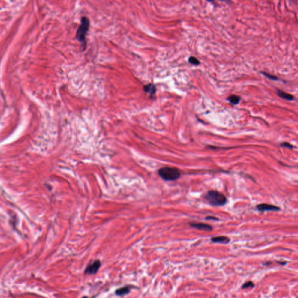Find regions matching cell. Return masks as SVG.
<instances>
[{
  "label": "cell",
  "mask_w": 298,
  "mask_h": 298,
  "mask_svg": "<svg viewBox=\"0 0 298 298\" xmlns=\"http://www.w3.org/2000/svg\"><path fill=\"white\" fill-rule=\"evenodd\" d=\"M90 26V20L86 17H82L80 20V24L78 27L76 38L81 43V46L83 48V50H85L86 48V37Z\"/></svg>",
  "instance_id": "6da1fadb"
},
{
  "label": "cell",
  "mask_w": 298,
  "mask_h": 298,
  "mask_svg": "<svg viewBox=\"0 0 298 298\" xmlns=\"http://www.w3.org/2000/svg\"><path fill=\"white\" fill-rule=\"evenodd\" d=\"M227 100L231 103V104L236 105V104H238L239 103V102L241 100V98L237 95H231L230 96L228 97Z\"/></svg>",
  "instance_id": "8fae6325"
},
{
  "label": "cell",
  "mask_w": 298,
  "mask_h": 298,
  "mask_svg": "<svg viewBox=\"0 0 298 298\" xmlns=\"http://www.w3.org/2000/svg\"><path fill=\"white\" fill-rule=\"evenodd\" d=\"M281 146L282 147H287L289 149H293V146L291 145L290 143H289L288 142H284L281 144Z\"/></svg>",
  "instance_id": "9a60e30c"
},
{
  "label": "cell",
  "mask_w": 298,
  "mask_h": 298,
  "mask_svg": "<svg viewBox=\"0 0 298 298\" xmlns=\"http://www.w3.org/2000/svg\"><path fill=\"white\" fill-rule=\"evenodd\" d=\"M100 261L99 260H96L87 266L85 271V274L88 275H94L96 274L98 270L100 268Z\"/></svg>",
  "instance_id": "277c9868"
},
{
  "label": "cell",
  "mask_w": 298,
  "mask_h": 298,
  "mask_svg": "<svg viewBox=\"0 0 298 298\" xmlns=\"http://www.w3.org/2000/svg\"><path fill=\"white\" fill-rule=\"evenodd\" d=\"M158 174L160 176L166 181H173L181 177L180 171L175 167H164L159 169Z\"/></svg>",
  "instance_id": "3957f363"
},
{
  "label": "cell",
  "mask_w": 298,
  "mask_h": 298,
  "mask_svg": "<svg viewBox=\"0 0 298 298\" xmlns=\"http://www.w3.org/2000/svg\"><path fill=\"white\" fill-rule=\"evenodd\" d=\"M190 226L193 228L204 231H212V227L211 225L202 222H192L190 224Z\"/></svg>",
  "instance_id": "8992f818"
},
{
  "label": "cell",
  "mask_w": 298,
  "mask_h": 298,
  "mask_svg": "<svg viewBox=\"0 0 298 298\" xmlns=\"http://www.w3.org/2000/svg\"><path fill=\"white\" fill-rule=\"evenodd\" d=\"M131 289L128 287H125L123 288L118 289L116 291V294L118 296H124L128 294L130 292Z\"/></svg>",
  "instance_id": "30bf717a"
},
{
  "label": "cell",
  "mask_w": 298,
  "mask_h": 298,
  "mask_svg": "<svg viewBox=\"0 0 298 298\" xmlns=\"http://www.w3.org/2000/svg\"><path fill=\"white\" fill-rule=\"evenodd\" d=\"M254 287V283L251 281H248L245 283H244L242 286L241 287V288L242 289H248L249 288H253Z\"/></svg>",
  "instance_id": "7c38bea8"
},
{
  "label": "cell",
  "mask_w": 298,
  "mask_h": 298,
  "mask_svg": "<svg viewBox=\"0 0 298 298\" xmlns=\"http://www.w3.org/2000/svg\"><path fill=\"white\" fill-rule=\"evenodd\" d=\"M189 63H191L192 64H193V65H196L200 64L199 61L197 58H195L194 57H189Z\"/></svg>",
  "instance_id": "4fadbf2b"
},
{
  "label": "cell",
  "mask_w": 298,
  "mask_h": 298,
  "mask_svg": "<svg viewBox=\"0 0 298 298\" xmlns=\"http://www.w3.org/2000/svg\"><path fill=\"white\" fill-rule=\"evenodd\" d=\"M211 240L215 243H221V244H228L230 242V239L225 236H219L212 237Z\"/></svg>",
  "instance_id": "52a82bcc"
},
{
  "label": "cell",
  "mask_w": 298,
  "mask_h": 298,
  "mask_svg": "<svg viewBox=\"0 0 298 298\" xmlns=\"http://www.w3.org/2000/svg\"><path fill=\"white\" fill-rule=\"evenodd\" d=\"M206 220H218V219L217 218H216L215 217H212V216H208V217H207L206 218Z\"/></svg>",
  "instance_id": "2e32d148"
},
{
  "label": "cell",
  "mask_w": 298,
  "mask_h": 298,
  "mask_svg": "<svg viewBox=\"0 0 298 298\" xmlns=\"http://www.w3.org/2000/svg\"><path fill=\"white\" fill-rule=\"evenodd\" d=\"M262 74H263L264 76L267 77L268 78H269V79H271V80H277L278 79V77H277L274 76V75H269V74L266 73V72H262Z\"/></svg>",
  "instance_id": "5bb4252c"
},
{
  "label": "cell",
  "mask_w": 298,
  "mask_h": 298,
  "mask_svg": "<svg viewBox=\"0 0 298 298\" xmlns=\"http://www.w3.org/2000/svg\"><path fill=\"white\" fill-rule=\"evenodd\" d=\"M143 90L146 93L149 94L150 97H153L155 94L157 89L154 84L149 83L143 86Z\"/></svg>",
  "instance_id": "ba28073f"
},
{
  "label": "cell",
  "mask_w": 298,
  "mask_h": 298,
  "mask_svg": "<svg viewBox=\"0 0 298 298\" xmlns=\"http://www.w3.org/2000/svg\"><path fill=\"white\" fill-rule=\"evenodd\" d=\"M277 95H278L279 96L285 100H293V96L290 95V94H289V93H287L286 92H284V91H282V90H277Z\"/></svg>",
  "instance_id": "9c48e42d"
},
{
  "label": "cell",
  "mask_w": 298,
  "mask_h": 298,
  "mask_svg": "<svg viewBox=\"0 0 298 298\" xmlns=\"http://www.w3.org/2000/svg\"><path fill=\"white\" fill-rule=\"evenodd\" d=\"M257 209L261 212H268V211H272V212H278L280 210V208L277 206L272 205V204H260L258 206H257Z\"/></svg>",
  "instance_id": "5b68a950"
},
{
  "label": "cell",
  "mask_w": 298,
  "mask_h": 298,
  "mask_svg": "<svg viewBox=\"0 0 298 298\" xmlns=\"http://www.w3.org/2000/svg\"><path fill=\"white\" fill-rule=\"evenodd\" d=\"M205 199L212 206H222L227 202L225 196L217 191H210L205 195Z\"/></svg>",
  "instance_id": "7a4b0ae2"
}]
</instances>
